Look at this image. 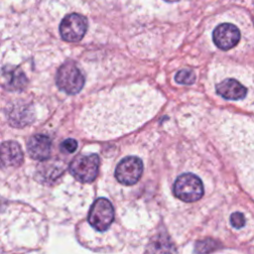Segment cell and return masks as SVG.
Segmentation results:
<instances>
[{
    "label": "cell",
    "instance_id": "30bf717a",
    "mask_svg": "<svg viewBox=\"0 0 254 254\" xmlns=\"http://www.w3.org/2000/svg\"><path fill=\"white\" fill-rule=\"evenodd\" d=\"M0 81L4 88L10 91L23 90L27 84L24 72L17 66L4 67L0 75Z\"/></svg>",
    "mask_w": 254,
    "mask_h": 254
},
{
    "label": "cell",
    "instance_id": "5b68a950",
    "mask_svg": "<svg viewBox=\"0 0 254 254\" xmlns=\"http://www.w3.org/2000/svg\"><path fill=\"white\" fill-rule=\"evenodd\" d=\"M114 219V209L111 202L104 197L97 198L90 207L88 214V222L98 230H106Z\"/></svg>",
    "mask_w": 254,
    "mask_h": 254
},
{
    "label": "cell",
    "instance_id": "ba28073f",
    "mask_svg": "<svg viewBox=\"0 0 254 254\" xmlns=\"http://www.w3.org/2000/svg\"><path fill=\"white\" fill-rule=\"evenodd\" d=\"M240 40V32L230 23L218 25L212 32V41L217 48L226 51L234 48Z\"/></svg>",
    "mask_w": 254,
    "mask_h": 254
},
{
    "label": "cell",
    "instance_id": "52a82bcc",
    "mask_svg": "<svg viewBox=\"0 0 254 254\" xmlns=\"http://www.w3.org/2000/svg\"><path fill=\"white\" fill-rule=\"evenodd\" d=\"M87 30V20L82 15L71 13L66 15L60 25L62 38L66 42L80 41Z\"/></svg>",
    "mask_w": 254,
    "mask_h": 254
},
{
    "label": "cell",
    "instance_id": "277c9868",
    "mask_svg": "<svg viewBox=\"0 0 254 254\" xmlns=\"http://www.w3.org/2000/svg\"><path fill=\"white\" fill-rule=\"evenodd\" d=\"M99 168V157L96 154L75 157L69 165L73 178L81 183H91L95 180Z\"/></svg>",
    "mask_w": 254,
    "mask_h": 254
},
{
    "label": "cell",
    "instance_id": "8992f818",
    "mask_svg": "<svg viewBox=\"0 0 254 254\" xmlns=\"http://www.w3.org/2000/svg\"><path fill=\"white\" fill-rule=\"evenodd\" d=\"M143 173V163L136 156H129L122 159L115 169L117 181L123 185L136 184Z\"/></svg>",
    "mask_w": 254,
    "mask_h": 254
},
{
    "label": "cell",
    "instance_id": "2e32d148",
    "mask_svg": "<svg viewBox=\"0 0 254 254\" xmlns=\"http://www.w3.org/2000/svg\"><path fill=\"white\" fill-rule=\"evenodd\" d=\"M165 1H167V2H177L179 0H165Z\"/></svg>",
    "mask_w": 254,
    "mask_h": 254
},
{
    "label": "cell",
    "instance_id": "4fadbf2b",
    "mask_svg": "<svg viewBox=\"0 0 254 254\" xmlns=\"http://www.w3.org/2000/svg\"><path fill=\"white\" fill-rule=\"evenodd\" d=\"M175 79L180 84H191L195 80V74L190 69H181L176 73Z\"/></svg>",
    "mask_w": 254,
    "mask_h": 254
},
{
    "label": "cell",
    "instance_id": "5bb4252c",
    "mask_svg": "<svg viewBox=\"0 0 254 254\" xmlns=\"http://www.w3.org/2000/svg\"><path fill=\"white\" fill-rule=\"evenodd\" d=\"M230 223L234 228L239 229L245 224V217L241 212H234L230 216Z\"/></svg>",
    "mask_w": 254,
    "mask_h": 254
},
{
    "label": "cell",
    "instance_id": "9a60e30c",
    "mask_svg": "<svg viewBox=\"0 0 254 254\" xmlns=\"http://www.w3.org/2000/svg\"><path fill=\"white\" fill-rule=\"evenodd\" d=\"M76 148H77V142L71 138L65 139L61 144V149L65 153H72L76 150Z\"/></svg>",
    "mask_w": 254,
    "mask_h": 254
},
{
    "label": "cell",
    "instance_id": "7c38bea8",
    "mask_svg": "<svg viewBox=\"0 0 254 254\" xmlns=\"http://www.w3.org/2000/svg\"><path fill=\"white\" fill-rule=\"evenodd\" d=\"M9 119L11 123L15 126H25L33 120V109L29 105H14L12 109H10Z\"/></svg>",
    "mask_w": 254,
    "mask_h": 254
},
{
    "label": "cell",
    "instance_id": "3957f363",
    "mask_svg": "<svg viewBox=\"0 0 254 254\" xmlns=\"http://www.w3.org/2000/svg\"><path fill=\"white\" fill-rule=\"evenodd\" d=\"M57 85L68 94H75L81 90L84 84V76L73 63L64 64L57 73Z\"/></svg>",
    "mask_w": 254,
    "mask_h": 254
},
{
    "label": "cell",
    "instance_id": "8fae6325",
    "mask_svg": "<svg viewBox=\"0 0 254 254\" xmlns=\"http://www.w3.org/2000/svg\"><path fill=\"white\" fill-rule=\"evenodd\" d=\"M52 142L51 139L43 134H37L30 138L27 149L30 157L34 160L44 161L51 155Z\"/></svg>",
    "mask_w": 254,
    "mask_h": 254
},
{
    "label": "cell",
    "instance_id": "7a4b0ae2",
    "mask_svg": "<svg viewBox=\"0 0 254 254\" xmlns=\"http://www.w3.org/2000/svg\"><path fill=\"white\" fill-rule=\"evenodd\" d=\"M174 193L180 199L192 202L198 200L203 194V186L200 179L191 174H183L178 177L173 188Z\"/></svg>",
    "mask_w": 254,
    "mask_h": 254
},
{
    "label": "cell",
    "instance_id": "9c48e42d",
    "mask_svg": "<svg viewBox=\"0 0 254 254\" xmlns=\"http://www.w3.org/2000/svg\"><path fill=\"white\" fill-rule=\"evenodd\" d=\"M23 152L15 141H7L0 145V167H19L23 162Z\"/></svg>",
    "mask_w": 254,
    "mask_h": 254
},
{
    "label": "cell",
    "instance_id": "6da1fadb",
    "mask_svg": "<svg viewBox=\"0 0 254 254\" xmlns=\"http://www.w3.org/2000/svg\"><path fill=\"white\" fill-rule=\"evenodd\" d=\"M216 125L218 140L233 158L242 184L254 197V121L223 113Z\"/></svg>",
    "mask_w": 254,
    "mask_h": 254
}]
</instances>
